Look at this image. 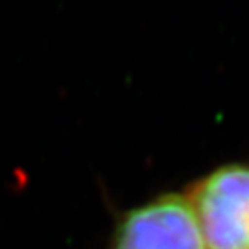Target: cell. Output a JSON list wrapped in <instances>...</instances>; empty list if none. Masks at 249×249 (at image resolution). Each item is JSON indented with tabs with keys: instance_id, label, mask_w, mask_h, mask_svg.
I'll use <instances>...</instances> for the list:
<instances>
[{
	"instance_id": "obj_1",
	"label": "cell",
	"mask_w": 249,
	"mask_h": 249,
	"mask_svg": "<svg viewBox=\"0 0 249 249\" xmlns=\"http://www.w3.org/2000/svg\"><path fill=\"white\" fill-rule=\"evenodd\" d=\"M185 196L208 249H249V163L213 168Z\"/></svg>"
},
{
	"instance_id": "obj_2",
	"label": "cell",
	"mask_w": 249,
	"mask_h": 249,
	"mask_svg": "<svg viewBox=\"0 0 249 249\" xmlns=\"http://www.w3.org/2000/svg\"><path fill=\"white\" fill-rule=\"evenodd\" d=\"M106 249H208L185 194L163 192L123 211Z\"/></svg>"
}]
</instances>
